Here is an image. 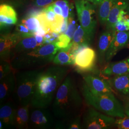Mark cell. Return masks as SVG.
I'll return each mask as SVG.
<instances>
[{
    "label": "cell",
    "instance_id": "cell-1",
    "mask_svg": "<svg viewBox=\"0 0 129 129\" xmlns=\"http://www.w3.org/2000/svg\"><path fill=\"white\" fill-rule=\"evenodd\" d=\"M69 72L68 68L59 65L53 66L42 70L37 78L31 106L48 108Z\"/></svg>",
    "mask_w": 129,
    "mask_h": 129
},
{
    "label": "cell",
    "instance_id": "cell-2",
    "mask_svg": "<svg viewBox=\"0 0 129 129\" xmlns=\"http://www.w3.org/2000/svg\"><path fill=\"white\" fill-rule=\"evenodd\" d=\"M83 100L73 77L68 75L61 85L52 104V113L60 120L79 114Z\"/></svg>",
    "mask_w": 129,
    "mask_h": 129
},
{
    "label": "cell",
    "instance_id": "cell-3",
    "mask_svg": "<svg viewBox=\"0 0 129 129\" xmlns=\"http://www.w3.org/2000/svg\"><path fill=\"white\" fill-rule=\"evenodd\" d=\"M58 50L55 43L45 44L31 51L14 55L11 64L15 70L45 66L53 61Z\"/></svg>",
    "mask_w": 129,
    "mask_h": 129
},
{
    "label": "cell",
    "instance_id": "cell-4",
    "mask_svg": "<svg viewBox=\"0 0 129 129\" xmlns=\"http://www.w3.org/2000/svg\"><path fill=\"white\" fill-rule=\"evenodd\" d=\"M82 95L86 103L106 115L113 117L124 118V107L113 93L99 94L92 92L84 82L81 88Z\"/></svg>",
    "mask_w": 129,
    "mask_h": 129
},
{
    "label": "cell",
    "instance_id": "cell-5",
    "mask_svg": "<svg viewBox=\"0 0 129 129\" xmlns=\"http://www.w3.org/2000/svg\"><path fill=\"white\" fill-rule=\"evenodd\" d=\"M40 69H29L15 73L16 88L14 92L18 106L31 104Z\"/></svg>",
    "mask_w": 129,
    "mask_h": 129
},
{
    "label": "cell",
    "instance_id": "cell-6",
    "mask_svg": "<svg viewBox=\"0 0 129 129\" xmlns=\"http://www.w3.org/2000/svg\"><path fill=\"white\" fill-rule=\"evenodd\" d=\"M75 5L80 25L88 33L94 36L97 25L95 18L97 5L87 0H76Z\"/></svg>",
    "mask_w": 129,
    "mask_h": 129
},
{
    "label": "cell",
    "instance_id": "cell-7",
    "mask_svg": "<svg viewBox=\"0 0 129 129\" xmlns=\"http://www.w3.org/2000/svg\"><path fill=\"white\" fill-rule=\"evenodd\" d=\"M115 117L106 115L90 106L85 111L82 119V128L106 129L115 125Z\"/></svg>",
    "mask_w": 129,
    "mask_h": 129
},
{
    "label": "cell",
    "instance_id": "cell-8",
    "mask_svg": "<svg viewBox=\"0 0 129 129\" xmlns=\"http://www.w3.org/2000/svg\"><path fill=\"white\" fill-rule=\"evenodd\" d=\"M54 117L55 116L52 114L48 108L31 106L29 126L32 129H49L53 127L55 128L57 121H55Z\"/></svg>",
    "mask_w": 129,
    "mask_h": 129
},
{
    "label": "cell",
    "instance_id": "cell-9",
    "mask_svg": "<svg viewBox=\"0 0 129 129\" xmlns=\"http://www.w3.org/2000/svg\"><path fill=\"white\" fill-rule=\"evenodd\" d=\"M97 59L95 51L89 46L81 45L75 56L74 64L78 71H90L94 69Z\"/></svg>",
    "mask_w": 129,
    "mask_h": 129
},
{
    "label": "cell",
    "instance_id": "cell-10",
    "mask_svg": "<svg viewBox=\"0 0 129 129\" xmlns=\"http://www.w3.org/2000/svg\"><path fill=\"white\" fill-rule=\"evenodd\" d=\"M22 38L15 32L1 35L0 38L1 60L11 61L14 48Z\"/></svg>",
    "mask_w": 129,
    "mask_h": 129
},
{
    "label": "cell",
    "instance_id": "cell-11",
    "mask_svg": "<svg viewBox=\"0 0 129 129\" xmlns=\"http://www.w3.org/2000/svg\"><path fill=\"white\" fill-rule=\"evenodd\" d=\"M129 44V31L116 32L105 55V62L109 63L111 59L118 53Z\"/></svg>",
    "mask_w": 129,
    "mask_h": 129
},
{
    "label": "cell",
    "instance_id": "cell-12",
    "mask_svg": "<svg viewBox=\"0 0 129 129\" xmlns=\"http://www.w3.org/2000/svg\"><path fill=\"white\" fill-rule=\"evenodd\" d=\"M116 31L112 30L106 29L100 35L97 44L98 60L100 64L102 65L105 62V55L112 41Z\"/></svg>",
    "mask_w": 129,
    "mask_h": 129
},
{
    "label": "cell",
    "instance_id": "cell-13",
    "mask_svg": "<svg viewBox=\"0 0 129 129\" xmlns=\"http://www.w3.org/2000/svg\"><path fill=\"white\" fill-rule=\"evenodd\" d=\"M17 108L14 102L7 101L1 104L0 121L6 128L15 127V117Z\"/></svg>",
    "mask_w": 129,
    "mask_h": 129
},
{
    "label": "cell",
    "instance_id": "cell-14",
    "mask_svg": "<svg viewBox=\"0 0 129 129\" xmlns=\"http://www.w3.org/2000/svg\"><path fill=\"white\" fill-rule=\"evenodd\" d=\"M15 71L1 79L0 82V104L7 101L12 94H14L16 88Z\"/></svg>",
    "mask_w": 129,
    "mask_h": 129
},
{
    "label": "cell",
    "instance_id": "cell-15",
    "mask_svg": "<svg viewBox=\"0 0 129 129\" xmlns=\"http://www.w3.org/2000/svg\"><path fill=\"white\" fill-rule=\"evenodd\" d=\"M83 78L84 82L92 92L99 94H110L113 92L108 81L91 75H86Z\"/></svg>",
    "mask_w": 129,
    "mask_h": 129
},
{
    "label": "cell",
    "instance_id": "cell-16",
    "mask_svg": "<svg viewBox=\"0 0 129 129\" xmlns=\"http://www.w3.org/2000/svg\"><path fill=\"white\" fill-rule=\"evenodd\" d=\"M102 74L106 77L129 74V57L119 62L109 63L102 70Z\"/></svg>",
    "mask_w": 129,
    "mask_h": 129
},
{
    "label": "cell",
    "instance_id": "cell-17",
    "mask_svg": "<svg viewBox=\"0 0 129 129\" xmlns=\"http://www.w3.org/2000/svg\"><path fill=\"white\" fill-rule=\"evenodd\" d=\"M129 5V0H114L106 22V29L113 30L120 13Z\"/></svg>",
    "mask_w": 129,
    "mask_h": 129
},
{
    "label": "cell",
    "instance_id": "cell-18",
    "mask_svg": "<svg viewBox=\"0 0 129 129\" xmlns=\"http://www.w3.org/2000/svg\"><path fill=\"white\" fill-rule=\"evenodd\" d=\"M17 22V15L14 8L8 5H1L0 24L1 29L9 27Z\"/></svg>",
    "mask_w": 129,
    "mask_h": 129
},
{
    "label": "cell",
    "instance_id": "cell-19",
    "mask_svg": "<svg viewBox=\"0 0 129 129\" xmlns=\"http://www.w3.org/2000/svg\"><path fill=\"white\" fill-rule=\"evenodd\" d=\"M112 77L108 80L112 88L123 95L129 96V74Z\"/></svg>",
    "mask_w": 129,
    "mask_h": 129
},
{
    "label": "cell",
    "instance_id": "cell-20",
    "mask_svg": "<svg viewBox=\"0 0 129 129\" xmlns=\"http://www.w3.org/2000/svg\"><path fill=\"white\" fill-rule=\"evenodd\" d=\"M31 106V104L18 106L15 117V127L20 129H28L29 128V122Z\"/></svg>",
    "mask_w": 129,
    "mask_h": 129
},
{
    "label": "cell",
    "instance_id": "cell-21",
    "mask_svg": "<svg viewBox=\"0 0 129 129\" xmlns=\"http://www.w3.org/2000/svg\"><path fill=\"white\" fill-rule=\"evenodd\" d=\"M38 47L37 41L34 36L22 38L14 47L13 57L15 55L31 51Z\"/></svg>",
    "mask_w": 129,
    "mask_h": 129
},
{
    "label": "cell",
    "instance_id": "cell-22",
    "mask_svg": "<svg viewBox=\"0 0 129 129\" xmlns=\"http://www.w3.org/2000/svg\"><path fill=\"white\" fill-rule=\"evenodd\" d=\"M114 0H102L98 5L97 16L102 25H105Z\"/></svg>",
    "mask_w": 129,
    "mask_h": 129
},
{
    "label": "cell",
    "instance_id": "cell-23",
    "mask_svg": "<svg viewBox=\"0 0 129 129\" xmlns=\"http://www.w3.org/2000/svg\"><path fill=\"white\" fill-rule=\"evenodd\" d=\"M93 37L94 36H92L86 31L80 24L78 25L74 33L72 42L80 45H83L89 46Z\"/></svg>",
    "mask_w": 129,
    "mask_h": 129
},
{
    "label": "cell",
    "instance_id": "cell-24",
    "mask_svg": "<svg viewBox=\"0 0 129 129\" xmlns=\"http://www.w3.org/2000/svg\"><path fill=\"white\" fill-rule=\"evenodd\" d=\"M56 129H80L82 128L81 117L79 115L74 117L60 120L57 121L55 126Z\"/></svg>",
    "mask_w": 129,
    "mask_h": 129
},
{
    "label": "cell",
    "instance_id": "cell-25",
    "mask_svg": "<svg viewBox=\"0 0 129 129\" xmlns=\"http://www.w3.org/2000/svg\"><path fill=\"white\" fill-rule=\"evenodd\" d=\"M74 59L69 50L62 49L57 52L52 62L56 65L67 66L74 64Z\"/></svg>",
    "mask_w": 129,
    "mask_h": 129
},
{
    "label": "cell",
    "instance_id": "cell-26",
    "mask_svg": "<svg viewBox=\"0 0 129 129\" xmlns=\"http://www.w3.org/2000/svg\"><path fill=\"white\" fill-rule=\"evenodd\" d=\"M21 23L25 25L34 34V36L38 29L40 26V22L36 16H28L21 21Z\"/></svg>",
    "mask_w": 129,
    "mask_h": 129
},
{
    "label": "cell",
    "instance_id": "cell-27",
    "mask_svg": "<svg viewBox=\"0 0 129 129\" xmlns=\"http://www.w3.org/2000/svg\"><path fill=\"white\" fill-rule=\"evenodd\" d=\"M0 79L14 71L11 62L6 60H1L0 63Z\"/></svg>",
    "mask_w": 129,
    "mask_h": 129
},
{
    "label": "cell",
    "instance_id": "cell-28",
    "mask_svg": "<svg viewBox=\"0 0 129 129\" xmlns=\"http://www.w3.org/2000/svg\"><path fill=\"white\" fill-rule=\"evenodd\" d=\"M71 40L72 39L64 33L60 34L55 45L59 50L64 49L69 46Z\"/></svg>",
    "mask_w": 129,
    "mask_h": 129
},
{
    "label": "cell",
    "instance_id": "cell-29",
    "mask_svg": "<svg viewBox=\"0 0 129 129\" xmlns=\"http://www.w3.org/2000/svg\"><path fill=\"white\" fill-rule=\"evenodd\" d=\"M15 32L18 34L22 38L34 36V34L31 32L25 25L21 23L17 24L16 26Z\"/></svg>",
    "mask_w": 129,
    "mask_h": 129
},
{
    "label": "cell",
    "instance_id": "cell-30",
    "mask_svg": "<svg viewBox=\"0 0 129 129\" xmlns=\"http://www.w3.org/2000/svg\"><path fill=\"white\" fill-rule=\"evenodd\" d=\"M116 32L129 31V19H123L118 20L113 29Z\"/></svg>",
    "mask_w": 129,
    "mask_h": 129
},
{
    "label": "cell",
    "instance_id": "cell-31",
    "mask_svg": "<svg viewBox=\"0 0 129 129\" xmlns=\"http://www.w3.org/2000/svg\"><path fill=\"white\" fill-rule=\"evenodd\" d=\"M115 126L118 129H129V117L126 116L116 119Z\"/></svg>",
    "mask_w": 129,
    "mask_h": 129
},
{
    "label": "cell",
    "instance_id": "cell-32",
    "mask_svg": "<svg viewBox=\"0 0 129 129\" xmlns=\"http://www.w3.org/2000/svg\"><path fill=\"white\" fill-rule=\"evenodd\" d=\"M56 0H35L34 5L38 7H44L50 5Z\"/></svg>",
    "mask_w": 129,
    "mask_h": 129
},
{
    "label": "cell",
    "instance_id": "cell-33",
    "mask_svg": "<svg viewBox=\"0 0 129 129\" xmlns=\"http://www.w3.org/2000/svg\"><path fill=\"white\" fill-rule=\"evenodd\" d=\"M48 7L51 9L56 14L59 15H62V10L58 6L53 3L52 4V5H49Z\"/></svg>",
    "mask_w": 129,
    "mask_h": 129
},
{
    "label": "cell",
    "instance_id": "cell-34",
    "mask_svg": "<svg viewBox=\"0 0 129 129\" xmlns=\"http://www.w3.org/2000/svg\"><path fill=\"white\" fill-rule=\"evenodd\" d=\"M37 41V44H38V46H42L44 45H45V38L44 37L41 36V35H36L34 36Z\"/></svg>",
    "mask_w": 129,
    "mask_h": 129
},
{
    "label": "cell",
    "instance_id": "cell-35",
    "mask_svg": "<svg viewBox=\"0 0 129 129\" xmlns=\"http://www.w3.org/2000/svg\"><path fill=\"white\" fill-rule=\"evenodd\" d=\"M53 3L60 7L61 9H62L65 6L69 4V2L68 0H58L54 2Z\"/></svg>",
    "mask_w": 129,
    "mask_h": 129
},
{
    "label": "cell",
    "instance_id": "cell-36",
    "mask_svg": "<svg viewBox=\"0 0 129 129\" xmlns=\"http://www.w3.org/2000/svg\"><path fill=\"white\" fill-rule=\"evenodd\" d=\"M68 24H69L68 19H64L63 23V24H62V27L61 28L60 34H63V33H64L66 32V31L67 30L68 27Z\"/></svg>",
    "mask_w": 129,
    "mask_h": 129
},
{
    "label": "cell",
    "instance_id": "cell-37",
    "mask_svg": "<svg viewBox=\"0 0 129 129\" xmlns=\"http://www.w3.org/2000/svg\"><path fill=\"white\" fill-rule=\"evenodd\" d=\"M123 107L125 115L127 117H129V100L125 102V104Z\"/></svg>",
    "mask_w": 129,
    "mask_h": 129
},
{
    "label": "cell",
    "instance_id": "cell-38",
    "mask_svg": "<svg viewBox=\"0 0 129 129\" xmlns=\"http://www.w3.org/2000/svg\"><path fill=\"white\" fill-rule=\"evenodd\" d=\"M87 1H88L94 5H98L100 4V3L102 1V0H87Z\"/></svg>",
    "mask_w": 129,
    "mask_h": 129
}]
</instances>
